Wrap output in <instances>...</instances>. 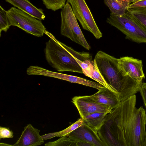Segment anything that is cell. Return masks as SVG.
Listing matches in <instances>:
<instances>
[{
  "instance_id": "1",
  "label": "cell",
  "mask_w": 146,
  "mask_h": 146,
  "mask_svg": "<svg viewBox=\"0 0 146 146\" xmlns=\"http://www.w3.org/2000/svg\"><path fill=\"white\" fill-rule=\"evenodd\" d=\"M133 95L121 102L106 115L98 134L106 146H134L135 141L146 133V113L136 107Z\"/></svg>"
},
{
  "instance_id": "2",
  "label": "cell",
  "mask_w": 146,
  "mask_h": 146,
  "mask_svg": "<svg viewBox=\"0 0 146 146\" xmlns=\"http://www.w3.org/2000/svg\"><path fill=\"white\" fill-rule=\"evenodd\" d=\"M102 77L116 91L121 102L139 92L143 83L126 75L118 64V58L99 51L94 59Z\"/></svg>"
},
{
  "instance_id": "3",
  "label": "cell",
  "mask_w": 146,
  "mask_h": 146,
  "mask_svg": "<svg viewBox=\"0 0 146 146\" xmlns=\"http://www.w3.org/2000/svg\"><path fill=\"white\" fill-rule=\"evenodd\" d=\"M44 33L49 37L44 49L45 58L52 67L59 72L69 71L83 73L82 68L75 58L83 62L92 59V55L85 52L76 51L57 40L46 30Z\"/></svg>"
},
{
  "instance_id": "4",
  "label": "cell",
  "mask_w": 146,
  "mask_h": 146,
  "mask_svg": "<svg viewBox=\"0 0 146 146\" xmlns=\"http://www.w3.org/2000/svg\"><path fill=\"white\" fill-rule=\"evenodd\" d=\"M106 21L124 34L126 38L138 43H146V30L127 11L122 16L111 13Z\"/></svg>"
},
{
  "instance_id": "5",
  "label": "cell",
  "mask_w": 146,
  "mask_h": 146,
  "mask_svg": "<svg viewBox=\"0 0 146 146\" xmlns=\"http://www.w3.org/2000/svg\"><path fill=\"white\" fill-rule=\"evenodd\" d=\"M6 13L10 26L18 27L37 37L43 35L46 28L41 20L15 7H11Z\"/></svg>"
},
{
  "instance_id": "6",
  "label": "cell",
  "mask_w": 146,
  "mask_h": 146,
  "mask_svg": "<svg viewBox=\"0 0 146 146\" xmlns=\"http://www.w3.org/2000/svg\"><path fill=\"white\" fill-rule=\"evenodd\" d=\"M60 14L61 34L89 50L90 46L80 29L71 5L67 2L62 9Z\"/></svg>"
},
{
  "instance_id": "7",
  "label": "cell",
  "mask_w": 146,
  "mask_h": 146,
  "mask_svg": "<svg viewBox=\"0 0 146 146\" xmlns=\"http://www.w3.org/2000/svg\"><path fill=\"white\" fill-rule=\"evenodd\" d=\"M73 12L83 29L92 33L97 39L102 35L92 15L85 0H67Z\"/></svg>"
},
{
  "instance_id": "8",
  "label": "cell",
  "mask_w": 146,
  "mask_h": 146,
  "mask_svg": "<svg viewBox=\"0 0 146 146\" xmlns=\"http://www.w3.org/2000/svg\"><path fill=\"white\" fill-rule=\"evenodd\" d=\"M33 75H39L53 77L95 88L99 90L104 86L98 82L87 80L76 76L69 75L50 71L43 68L34 66L32 68Z\"/></svg>"
},
{
  "instance_id": "9",
  "label": "cell",
  "mask_w": 146,
  "mask_h": 146,
  "mask_svg": "<svg viewBox=\"0 0 146 146\" xmlns=\"http://www.w3.org/2000/svg\"><path fill=\"white\" fill-rule=\"evenodd\" d=\"M72 102L77 108L81 118L96 112L110 113L112 110L109 106L97 103L91 100L88 96H74Z\"/></svg>"
},
{
  "instance_id": "10",
  "label": "cell",
  "mask_w": 146,
  "mask_h": 146,
  "mask_svg": "<svg viewBox=\"0 0 146 146\" xmlns=\"http://www.w3.org/2000/svg\"><path fill=\"white\" fill-rule=\"evenodd\" d=\"M118 64L126 75L138 82H142L145 76L141 60L131 57L123 56L118 58Z\"/></svg>"
},
{
  "instance_id": "11",
  "label": "cell",
  "mask_w": 146,
  "mask_h": 146,
  "mask_svg": "<svg viewBox=\"0 0 146 146\" xmlns=\"http://www.w3.org/2000/svg\"><path fill=\"white\" fill-rule=\"evenodd\" d=\"M67 135L88 142L93 146H106L98 133L84 123Z\"/></svg>"
},
{
  "instance_id": "12",
  "label": "cell",
  "mask_w": 146,
  "mask_h": 146,
  "mask_svg": "<svg viewBox=\"0 0 146 146\" xmlns=\"http://www.w3.org/2000/svg\"><path fill=\"white\" fill-rule=\"evenodd\" d=\"M40 130L30 124L24 127L21 135L14 146H36L44 143V139L40 134Z\"/></svg>"
},
{
  "instance_id": "13",
  "label": "cell",
  "mask_w": 146,
  "mask_h": 146,
  "mask_svg": "<svg viewBox=\"0 0 146 146\" xmlns=\"http://www.w3.org/2000/svg\"><path fill=\"white\" fill-rule=\"evenodd\" d=\"M88 96L93 101L110 106L112 110L117 107L121 102L117 93L104 86L94 94Z\"/></svg>"
},
{
  "instance_id": "14",
  "label": "cell",
  "mask_w": 146,
  "mask_h": 146,
  "mask_svg": "<svg viewBox=\"0 0 146 146\" xmlns=\"http://www.w3.org/2000/svg\"><path fill=\"white\" fill-rule=\"evenodd\" d=\"M77 62L82 68L83 74L85 76L95 80L104 86L118 94L115 89L108 84L104 80L99 71L94 60L90 59L83 62L78 61Z\"/></svg>"
},
{
  "instance_id": "15",
  "label": "cell",
  "mask_w": 146,
  "mask_h": 146,
  "mask_svg": "<svg viewBox=\"0 0 146 146\" xmlns=\"http://www.w3.org/2000/svg\"><path fill=\"white\" fill-rule=\"evenodd\" d=\"M15 7L41 21L46 17L42 9L36 7L28 0H5Z\"/></svg>"
},
{
  "instance_id": "16",
  "label": "cell",
  "mask_w": 146,
  "mask_h": 146,
  "mask_svg": "<svg viewBox=\"0 0 146 146\" xmlns=\"http://www.w3.org/2000/svg\"><path fill=\"white\" fill-rule=\"evenodd\" d=\"M108 113L99 112L88 115L83 119L84 123L97 133L104 124L105 117Z\"/></svg>"
},
{
  "instance_id": "17",
  "label": "cell",
  "mask_w": 146,
  "mask_h": 146,
  "mask_svg": "<svg viewBox=\"0 0 146 146\" xmlns=\"http://www.w3.org/2000/svg\"><path fill=\"white\" fill-rule=\"evenodd\" d=\"M104 2L110 9L111 13L122 16L126 12L130 4L129 0H104Z\"/></svg>"
},
{
  "instance_id": "18",
  "label": "cell",
  "mask_w": 146,
  "mask_h": 146,
  "mask_svg": "<svg viewBox=\"0 0 146 146\" xmlns=\"http://www.w3.org/2000/svg\"><path fill=\"white\" fill-rule=\"evenodd\" d=\"M83 119H79L66 129L59 131L51 133L41 136L44 140L49 139L57 137H61L67 135L84 124Z\"/></svg>"
},
{
  "instance_id": "19",
  "label": "cell",
  "mask_w": 146,
  "mask_h": 146,
  "mask_svg": "<svg viewBox=\"0 0 146 146\" xmlns=\"http://www.w3.org/2000/svg\"><path fill=\"white\" fill-rule=\"evenodd\" d=\"M127 11L146 30V8H129Z\"/></svg>"
},
{
  "instance_id": "20",
  "label": "cell",
  "mask_w": 146,
  "mask_h": 146,
  "mask_svg": "<svg viewBox=\"0 0 146 146\" xmlns=\"http://www.w3.org/2000/svg\"><path fill=\"white\" fill-rule=\"evenodd\" d=\"M78 140L67 135L60 137L58 140L54 141L49 142L45 143V146H77Z\"/></svg>"
},
{
  "instance_id": "21",
  "label": "cell",
  "mask_w": 146,
  "mask_h": 146,
  "mask_svg": "<svg viewBox=\"0 0 146 146\" xmlns=\"http://www.w3.org/2000/svg\"><path fill=\"white\" fill-rule=\"evenodd\" d=\"M48 9L54 11L62 9L65 5L66 0H42Z\"/></svg>"
},
{
  "instance_id": "22",
  "label": "cell",
  "mask_w": 146,
  "mask_h": 146,
  "mask_svg": "<svg viewBox=\"0 0 146 146\" xmlns=\"http://www.w3.org/2000/svg\"><path fill=\"white\" fill-rule=\"evenodd\" d=\"M10 26L7 14L6 11L0 6V36L3 31L7 32Z\"/></svg>"
},
{
  "instance_id": "23",
  "label": "cell",
  "mask_w": 146,
  "mask_h": 146,
  "mask_svg": "<svg viewBox=\"0 0 146 146\" xmlns=\"http://www.w3.org/2000/svg\"><path fill=\"white\" fill-rule=\"evenodd\" d=\"M13 132L9 128L0 127V139L12 138L14 137Z\"/></svg>"
},
{
  "instance_id": "24",
  "label": "cell",
  "mask_w": 146,
  "mask_h": 146,
  "mask_svg": "<svg viewBox=\"0 0 146 146\" xmlns=\"http://www.w3.org/2000/svg\"><path fill=\"white\" fill-rule=\"evenodd\" d=\"M146 0H140L130 4L128 8H146Z\"/></svg>"
},
{
  "instance_id": "25",
  "label": "cell",
  "mask_w": 146,
  "mask_h": 146,
  "mask_svg": "<svg viewBox=\"0 0 146 146\" xmlns=\"http://www.w3.org/2000/svg\"><path fill=\"white\" fill-rule=\"evenodd\" d=\"M139 92L142 97L144 105L146 109V83H142Z\"/></svg>"
},
{
  "instance_id": "26",
  "label": "cell",
  "mask_w": 146,
  "mask_h": 146,
  "mask_svg": "<svg viewBox=\"0 0 146 146\" xmlns=\"http://www.w3.org/2000/svg\"><path fill=\"white\" fill-rule=\"evenodd\" d=\"M140 0H129L130 3H133Z\"/></svg>"
},
{
  "instance_id": "27",
  "label": "cell",
  "mask_w": 146,
  "mask_h": 146,
  "mask_svg": "<svg viewBox=\"0 0 146 146\" xmlns=\"http://www.w3.org/2000/svg\"><path fill=\"white\" fill-rule=\"evenodd\" d=\"M144 146H146V137L145 139Z\"/></svg>"
}]
</instances>
